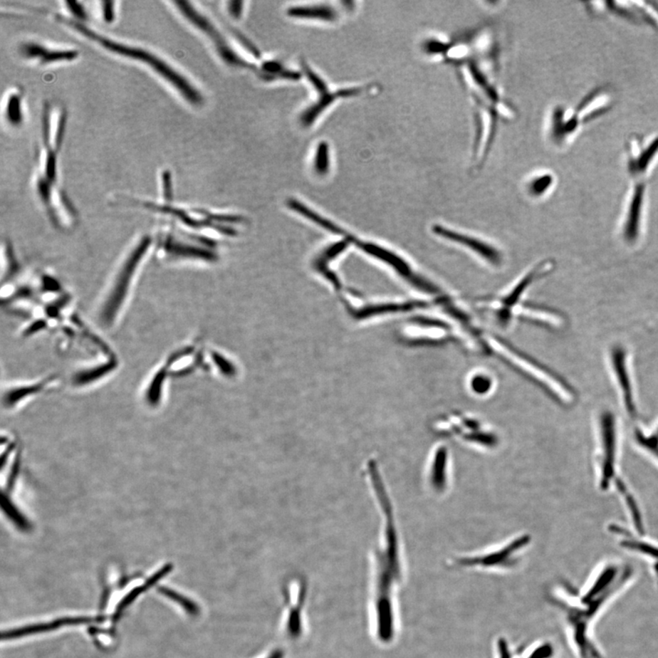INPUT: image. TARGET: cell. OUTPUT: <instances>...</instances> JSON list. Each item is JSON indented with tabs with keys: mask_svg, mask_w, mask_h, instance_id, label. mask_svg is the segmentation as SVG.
Masks as SVG:
<instances>
[{
	"mask_svg": "<svg viewBox=\"0 0 658 658\" xmlns=\"http://www.w3.org/2000/svg\"><path fill=\"white\" fill-rule=\"evenodd\" d=\"M630 566L607 563L582 590L561 583L550 601L564 614L568 637L577 658H603L592 637L593 625L603 610L633 580Z\"/></svg>",
	"mask_w": 658,
	"mask_h": 658,
	"instance_id": "6da1fadb",
	"label": "cell"
},
{
	"mask_svg": "<svg viewBox=\"0 0 658 658\" xmlns=\"http://www.w3.org/2000/svg\"><path fill=\"white\" fill-rule=\"evenodd\" d=\"M376 504L382 528L372 554L370 608L374 635L380 643L387 644L395 635V592L402 579V543L392 498L380 496Z\"/></svg>",
	"mask_w": 658,
	"mask_h": 658,
	"instance_id": "7a4b0ae2",
	"label": "cell"
},
{
	"mask_svg": "<svg viewBox=\"0 0 658 658\" xmlns=\"http://www.w3.org/2000/svg\"><path fill=\"white\" fill-rule=\"evenodd\" d=\"M156 237L141 234L129 245L119 259L96 305V323L104 330H112L121 320L142 269L155 253Z\"/></svg>",
	"mask_w": 658,
	"mask_h": 658,
	"instance_id": "3957f363",
	"label": "cell"
},
{
	"mask_svg": "<svg viewBox=\"0 0 658 658\" xmlns=\"http://www.w3.org/2000/svg\"><path fill=\"white\" fill-rule=\"evenodd\" d=\"M53 14L58 22L73 28V30L82 34L83 36L88 38L93 43H98L99 46L104 48L109 53L128 58V59L138 61V63L147 66L161 78L169 83L190 105L201 106L204 103V98H203L202 93L198 89H196V87L185 76L182 75L179 70H176L175 68L159 55L151 53L150 51L144 49V48L135 46V45H129L113 40V38L106 37L98 31H93V28L83 24V22L69 18L68 16L56 12L53 13Z\"/></svg>",
	"mask_w": 658,
	"mask_h": 658,
	"instance_id": "277c9868",
	"label": "cell"
},
{
	"mask_svg": "<svg viewBox=\"0 0 658 658\" xmlns=\"http://www.w3.org/2000/svg\"><path fill=\"white\" fill-rule=\"evenodd\" d=\"M432 430L476 451H495L500 444L496 429L469 412L454 411L438 416L432 422Z\"/></svg>",
	"mask_w": 658,
	"mask_h": 658,
	"instance_id": "5b68a950",
	"label": "cell"
},
{
	"mask_svg": "<svg viewBox=\"0 0 658 658\" xmlns=\"http://www.w3.org/2000/svg\"><path fill=\"white\" fill-rule=\"evenodd\" d=\"M283 611L280 630L289 641L301 639L306 631V606L308 583L305 578L293 576L283 583Z\"/></svg>",
	"mask_w": 658,
	"mask_h": 658,
	"instance_id": "8992f818",
	"label": "cell"
},
{
	"mask_svg": "<svg viewBox=\"0 0 658 658\" xmlns=\"http://www.w3.org/2000/svg\"><path fill=\"white\" fill-rule=\"evenodd\" d=\"M528 534L518 535L508 543L486 553L474 556L457 558L454 563L458 567L481 568V569H511L518 564L522 551L531 544Z\"/></svg>",
	"mask_w": 658,
	"mask_h": 658,
	"instance_id": "52a82bcc",
	"label": "cell"
},
{
	"mask_svg": "<svg viewBox=\"0 0 658 658\" xmlns=\"http://www.w3.org/2000/svg\"><path fill=\"white\" fill-rule=\"evenodd\" d=\"M174 6H176L177 11L183 16L187 21H189L197 28L207 35L209 40L214 43L216 51L221 58V60L231 67L241 68V69H256L254 64L239 56L234 50L231 49L228 41L222 36L221 31L215 27L214 24L208 18L204 17L201 12L197 11L192 3L188 1H173Z\"/></svg>",
	"mask_w": 658,
	"mask_h": 658,
	"instance_id": "ba28073f",
	"label": "cell"
},
{
	"mask_svg": "<svg viewBox=\"0 0 658 658\" xmlns=\"http://www.w3.org/2000/svg\"><path fill=\"white\" fill-rule=\"evenodd\" d=\"M302 66L306 75L308 77L309 82L312 83V85L314 86L318 93V99L315 104L309 106L300 115V122H301L303 127H311L313 122L317 120L318 116L335 100L351 98V96L360 95V93L365 91V87H354V88L340 89L338 90V91L331 92L325 80L321 79L320 76H318L317 73L313 72L308 64L303 63Z\"/></svg>",
	"mask_w": 658,
	"mask_h": 658,
	"instance_id": "9c48e42d",
	"label": "cell"
},
{
	"mask_svg": "<svg viewBox=\"0 0 658 658\" xmlns=\"http://www.w3.org/2000/svg\"><path fill=\"white\" fill-rule=\"evenodd\" d=\"M451 474L449 448L443 443L435 444L429 454L424 472L425 483L433 495H446L451 485Z\"/></svg>",
	"mask_w": 658,
	"mask_h": 658,
	"instance_id": "30bf717a",
	"label": "cell"
},
{
	"mask_svg": "<svg viewBox=\"0 0 658 658\" xmlns=\"http://www.w3.org/2000/svg\"><path fill=\"white\" fill-rule=\"evenodd\" d=\"M610 364L614 373L616 384L621 390L622 401L628 414L635 417L637 414L635 406L633 382L629 367V355L627 348L621 344H615L610 348Z\"/></svg>",
	"mask_w": 658,
	"mask_h": 658,
	"instance_id": "8fae6325",
	"label": "cell"
},
{
	"mask_svg": "<svg viewBox=\"0 0 658 658\" xmlns=\"http://www.w3.org/2000/svg\"><path fill=\"white\" fill-rule=\"evenodd\" d=\"M601 445L602 456L601 464V479H600V485L602 489H607L614 479L615 474V459H616V446H617V438H616V427L614 415L611 412H606L601 416Z\"/></svg>",
	"mask_w": 658,
	"mask_h": 658,
	"instance_id": "7c38bea8",
	"label": "cell"
},
{
	"mask_svg": "<svg viewBox=\"0 0 658 658\" xmlns=\"http://www.w3.org/2000/svg\"><path fill=\"white\" fill-rule=\"evenodd\" d=\"M644 198L646 188L637 184L629 199L621 226L622 239L627 246L637 245L643 234Z\"/></svg>",
	"mask_w": 658,
	"mask_h": 658,
	"instance_id": "4fadbf2b",
	"label": "cell"
},
{
	"mask_svg": "<svg viewBox=\"0 0 658 658\" xmlns=\"http://www.w3.org/2000/svg\"><path fill=\"white\" fill-rule=\"evenodd\" d=\"M19 51L26 59L37 61L41 66L73 61L80 56L78 50L54 49L45 45L27 41L21 45Z\"/></svg>",
	"mask_w": 658,
	"mask_h": 658,
	"instance_id": "5bb4252c",
	"label": "cell"
},
{
	"mask_svg": "<svg viewBox=\"0 0 658 658\" xmlns=\"http://www.w3.org/2000/svg\"><path fill=\"white\" fill-rule=\"evenodd\" d=\"M434 231L435 234L440 235L441 237L469 248V249L479 254L480 257L484 258L489 263L496 264V266L501 263L502 258L499 251H496L491 245L484 243L479 239L467 236V235L451 231L450 229L442 227L440 225L435 226Z\"/></svg>",
	"mask_w": 658,
	"mask_h": 658,
	"instance_id": "9a60e30c",
	"label": "cell"
},
{
	"mask_svg": "<svg viewBox=\"0 0 658 658\" xmlns=\"http://www.w3.org/2000/svg\"><path fill=\"white\" fill-rule=\"evenodd\" d=\"M118 366V357L115 354L112 355L101 363L77 370L75 373L73 374L72 383L76 386L91 384L96 382V380L105 378L109 373L114 372Z\"/></svg>",
	"mask_w": 658,
	"mask_h": 658,
	"instance_id": "2e32d148",
	"label": "cell"
},
{
	"mask_svg": "<svg viewBox=\"0 0 658 658\" xmlns=\"http://www.w3.org/2000/svg\"><path fill=\"white\" fill-rule=\"evenodd\" d=\"M93 621H95V619L89 617H67L59 619V620L49 622V624L28 625V627L6 632V633H3L2 639H12V638L25 637V635L28 634L43 633V632L54 630V629L63 627V625L87 624V622Z\"/></svg>",
	"mask_w": 658,
	"mask_h": 658,
	"instance_id": "e0dca14e",
	"label": "cell"
},
{
	"mask_svg": "<svg viewBox=\"0 0 658 658\" xmlns=\"http://www.w3.org/2000/svg\"><path fill=\"white\" fill-rule=\"evenodd\" d=\"M24 90L13 89L6 96L3 115L6 122L13 128L21 127L24 122Z\"/></svg>",
	"mask_w": 658,
	"mask_h": 658,
	"instance_id": "ac0fdd59",
	"label": "cell"
},
{
	"mask_svg": "<svg viewBox=\"0 0 658 658\" xmlns=\"http://www.w3.org/2000/svg\"><path fill=\"white\" fill-rule=\"evenodd\" d=\"M1 251V280L3 285H6V283L15 282L21 272V266L16 254L14 246L8 239L2 241Z\"/></svg>",
	"mask_w": 658,
	"mask_h": 658,
	"instance_id": "d6986e66",
	"label": "cell"
},
{
	"mask_svg": "<svg viewBox=\"0 0 658 658\" xmlns=\"http://www.w3.org/2000/svg\"><path fill=\"white\" fill-rule=\"evenodd\" d=\"M287 14L296 19H318L323 21H335L338 18V12L327 5L291 6L287 11Z\"/></svg>",
	"mask_w": 658,
	"mask_h": 658,
	"instance_id": "ffe728a7",
	"label": "cell"
},
{
	"mask_svg": "<svg viewBox=\"0 0 658 658\" xmlns=\"http://www.w3.org/2000/svg\"><path fill=\"white\" fill-rule=\"evenodd\" d=\"M261 78L264 80L276 79L298 80L300 74L295 70L287 69L279 61H269L262 64L259 70Z\"/></svg>",
	"mask_w": 658,
	"mask_h": 658,
	"instance_id": "44dd1931",
	"label": "cell"
},
{
	"mask_svg": "<svg viewBox=\"0 0 658 658\" xmlns=\"http://www.w3.org/2000/svg\"><path fill=\"white\" fill-rule=\"evenodd\" d=\"M494 385H495V382H494L492 377L489 374L484 372L472 374L469 378V384H467L470 392L474 396L480 397V398L491 395Z\"/></svg>",
	"mask_w": 658,
	"mask_h": 658,
	"instance_id": "7402d4cb",
	"label": "cell"
},
{
	"mask_svg": "<svg viewBox=\"0 0 658 658\" xmlns=\"http://www.w3.org/2000/svg\"><path fill=\"white\" fill-rule=\"evenodd\" d=\"M616 486H617L618 491L620 492L621 495L625 498V502L627 506L629 512H630L632 521H633L635 530L639 532L640 534L643 533V519H642L641 511L639 508H638L637 500H635L634 496L628 491L627 486H625L624 482L617 480V481H616Z\"/></svg>",
	"mask_w": 658,
	"mask_h": 658,
	"instance_id": "603a6c76",
	"label": "cell"
},
{
	"mask_svg": "<svg viewBox=\"0 0 658 658\" xmlns=\"http://www.w3.org/2000/svg\"><path fill=\"white\" fill-rule=\"evenodd\" d=\"M171 570V566L167 565L163 568L162 570H160L159 573H156V575L153 576L152 578H150L147 580L146 585L138 587V588L135 589L133 592L129 593V595L125 597L122 601L119 603L118 607L116 608V611L114 615V622L118 621V619L120 618L122 611L127 607L132 602L135 601V599L140 596L142 592L146 591L148 588H150L151 586L156 583L157 580H160L164 575H166L167 573H169Z\"/></svg>",
	"mask_w": 658,
	"mask_h": 658,
	"instance_id": "cb8c5ba5",
	"label": "cell"
},
{
	"mask_svg": "<svg viewBox=\"0 0 658 658\" xmlns=\"http://www.w3.org/2000/svg\"><path fill=\"white\" fill-rule=\"evenodd\" d=\"M169 369L166 363L160 367L154 374L152 380L148 387L147 397L152 402H156L160 399L161 390H162L163 384L167 376L169 375Z\"/></svg>",
	"mask_w": 658,
	"mask_h": 658,
	"instance_id": "d4e9b609",
	"label": "cell"
},
{
	"mask_svg": "<svg viewBox=\"0 0 658 658\" xmlns=\"http://www.w3.org/2000/svg\"><path fill=\"white\" fill-rule=\"evenodd\" d=\"M313 167L318 175H325L330 169V154L328 145L325 142L318 144Z\"/></svg>",
	"mask_w": 658,
	"mask_h": 658,
	"instance_id": "484cf974",
	"label": "cell"
},
{
	"mask_svg": "<svg viewBox=\"0 0 658 658\" xmlns=\"http://www.w3.org/2000/svg\"><path fill=\"white\" fill-rule=\"evenodd\" d=\"M51 328L50 322L43 315H37L32 317L21 330V337L28 338Z\"/></svg>",
	"mask_w": 658,
	"mask_h": 658,
	"instance_id": "4316f807",
	"label": "cell"
},
{
	"mask_svg": "<svg viewBox=\"0 0 658 658\" xmlns=\"http://www.w3.org/2000/svg\"><path fill=\"white\" fill-rule=\"evenodd\" d=\"M51 380H53V378L45 380L44 382L33 384V385L25 386L21 387V388L11 390V392L6 393L5 397V402L6 403L14 402L18 401V400L24 398L25 396L31 395V393L37 392L38 390L43 389L48 382H51Z\"/></svg>",
	"mask_w": 658,
	"mask_h": 658,
	"instance_id": "83f0119b",
	"label": "cell"
},
{
	"mask_svg": "<svg viewBox=\"0 0 658 658\" xmlns=\"http://www.w3.org/2000/svg\"><path fill=\"white\" fill-rule=\"evenodd\" d=\"M160 591L162 592V595L169 597L172 601L179 603L180 606H182V608L185 610L189 615L197 616L199 615V606L196 605L194 602L190 601L189 599L184 597L182 595H179L174 591H171L169 589L161 588Z\"/></svg>",
	"mask_w": 658,
	"mask_h": 658,
	"instance_id": "f1b7e54d",
	"label": "cell"
},
{
	"mask_svg": "<svg viewBox=\"0 0 658 658\" xmlns=\"http://www.w3.org/2000/svg\"><path fill=\"white\" fill-rule=\"evenodd\" d=\"M161 192H162L163 203L170 204L173 201L172 179L169 170H164L161 174Z\"/></svg>",
	"mask_w": 658,
	"mask_h": 658,
	"instance_id": "f546056e",
	"label": "cell"
},
{
	"mask_svg": "<svg viewBox=\"0 0 658 658\" xmlns=\"http://www.w3.org/2000/svg\"><path fill=\"white\" fill-rule=\"evenodd\" d=\"M551 184L550 177L548 176L537 177L531 180L530 185V192L532 196L540 197L547 192L550 189Z\"/></svg>",
	"mask_w": 658,
	"mask_h": 658,
	"instance_id": "4dcf8cb0",
	"label": "cell"
},
{
	"mask_svg": "<svg viewBox=\"0 0 658 658\" xmlns=\"http://www.w3.org/2000/svg\"><path fill=\"white\" fill-rule=\"evenodd\" d=\"M2 506L3 508L6 509V514H8L9 517L11 518L21 530L28 528L27 521H26L24 518H21V514H19L17 509L14 508V506H12L9 498H3Z\"/></svg>",
	"mask_w": 658,
	"mask_h": 658,
	"instance_id": "1f68e13d",
	"label": "cell"
},
{
	"mask_svg": "<svg viewBox=\"0 0 658 658\" xmlns=\"http://www.w3.org/2000/svg\"><path fill=\"white\" fill-rule=\"evenodd\" d=\"M635 438L642 447L652 454L658 460V441L656 439L653 437H647L642 433H637Z\"/></svg>",
	"mask_w": 658,
	"mask_h": 658,
	"instance_id": "d6a6232c",
	"label": "cell"
},
{
	"mask_svg": "<svg viewBox=\"0 0 658 658\" xmlns=\"http://www.w3.org/2000/svg\"><path fill=\"white\" fill-rule=\"evenodd\" d=\"M68 11L73 16L74 19L80 22H85L88 19L86 9L82 3L78 1H66Z\"/></svg>",
	"mask_w": 658,
	"mask_h": 658,
	"instance_id": "836d02e7",
	"label": "cell"
},
{
	"mask_svg": "<svg viewBox=\"0 0 658 658\" xmlns=\"http://www.w3.org/2000/svg\"><path fill=\"white\" fill-rule=\"evenodd\" d=\"M101 14L102 19L106 24H112L115 21V2L103 1L101 2Z\"/></svg>",
	"mask_w": 658,
	"mask_h": 658,
	"instance_id": "e575fe53",
	"label": "cell"
},
{
	"mask_svg": "<svg viewBox=\"0 0 658 658\" xmlns=\"http://www.w3.org/2000/svg\"><path fill=\"white\" fill-rule=\"evenodd\" d=\"M229 12L232 18L240 19L244 11V2L231 1L228 3Z\"/></svg>",
	"mask_w": 658,
	"mask_h": 658,
	"instance_id": "d590c367",
	"label": "cell"
},
{
	"mask_svg": "<svg viewBox=\"0 0 658 658\" xmlns=\"http://www.w3.org/2000/svg\"><path fill=\"white\" fill-rule=\"evenodd\" d=\"M653 437H654V439H656V440L658 441V428H657V433L654 434L653 435Z\"/></svg>",
	"mask_w": 658,
	"mask_h": 658,
	"instance_id": "8d00e7d4",
	"label": "cell"
}]
</instances>
